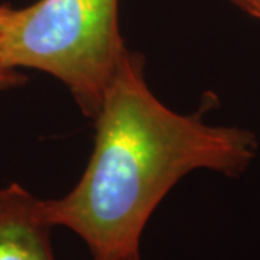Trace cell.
<instances>
[{
  "label": "cell",
  "mask_w": 260,
  "mask_h": 260,
  "mask_svg": "<svg viewBox=\"0 0 260 260\" xmlns=\"http://www.w3.org/2000/svg\"><path fill=\"white\" fill-rule=\"evenodd\" d=\"M45 200L19 184L0 188V260H56Z\"/></svg>",
  "instance_id": "3957f363"
},
{
  "label": "cell",
  "mask_w": 260,
  "mask_h": 260,
  "mask_svg": "<svg viewBox=\"0 0 260 260\" xmlns=\"http://www.w3.org/2000/svg\"><path fill=\"white\" fill-rule=\"evenodd\" d=\"M94 120V149L80 181L64 197L45 200L51 224L75 233L93 260L138 254L150 215L179 179L195 169L237 177L257 149L249 130L211 126L159 102L143 58L130 51Z\"/></svg>",
  "instance_id": "6da1fadb"
},
{
  "label": "cell",
  "mask_w": 260,
  "mask_h": 260,
  "mask_svg": "<svg viewBox=\"0 0 260 260\" xmlns=\"http://www.w3.org/2000/svg\"><path fill=\"white\" fill-rule=\"evenodd\" d=\"M236 6L260 20V0H232Z\"/></svg>",
  "instance_id": "5b68a950"
},
{
  "label": "cell",
  "mask_w": 260,
  "mask_h": 260,
  "mask_svg": "<svg viewBox=\"0 0 260 260\" xmlns=\"http://www.w3.org/2000/svg\"><path fill=\"white\" fill-rule=\"evenodd\" d=\"M8 9V6H0V23L3 20L5 12ZM26 78L22 77L18 71L10 70L6 65L3 64L2 58H0V88H8V87H13V85H20Z\"/></svg>",
  "instance_id": "277c9868"
},
{
  "label": "cell",
  "mask_w": 260,
  "mask_h": 260,
  "mask_svg": "<svg viewBox=\"0 0 260 260\" xmlns=\"http://www.w3.org/2000/svg\"><path fill=\"white\" fill-rule=\"evenodd\" d=\"M119 260H142V259H140V253H138V254H132V256H127V257H123V259H119Z\"/></svg>",
  "instance_id": "8992f818"
},
{
  "label": "cell",
  "mask_w": 260,
  "mask_h": 260,
  "mask_svg": "<svg viewBox=\"0 0 260 260\" xmlns=\"http://www.w3.org/2000/svg\"><path fill=\"white\" fill-rule=\"evenodd\" d=\"M119 0H38L8 8L0 23V58L10 70L34 68L70 88L94 119L126 52Z\"/></svg>",
  "instance_id": "7a4b0ae2"
}]
</instances>
